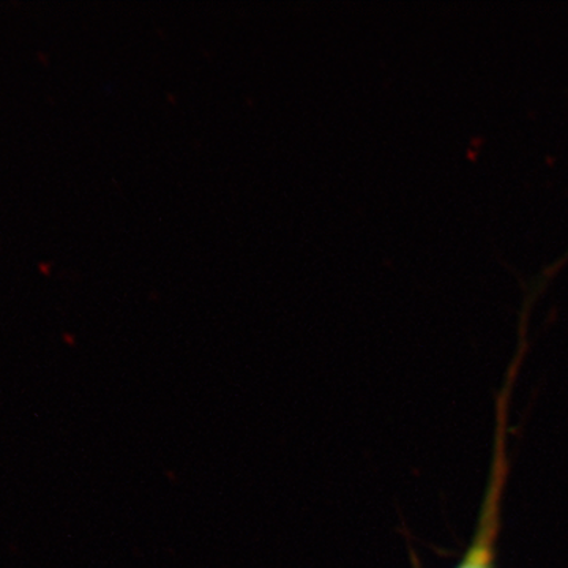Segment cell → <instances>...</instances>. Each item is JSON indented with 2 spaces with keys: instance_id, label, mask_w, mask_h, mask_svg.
<instances>
[{
  "instance_id": "1",
  "label": "cell",
  "mask_w": 568,
  "mask_h": 568,
  "mask_svg": "<svg viewBox=\"0 0 568 568\" xmlns=\"http://www.w3.org/2000/svg\"><path fill=\"white\" fill-rule=\"evenodd\" d=\"M495 466H493L491 481L484 508H481L480 523L473 544L467 549L465 558L455 568H495V547L497 529H499L500 497L507 476L506 440L504 433H497Z\"/></svg>"
}]
</instances>
